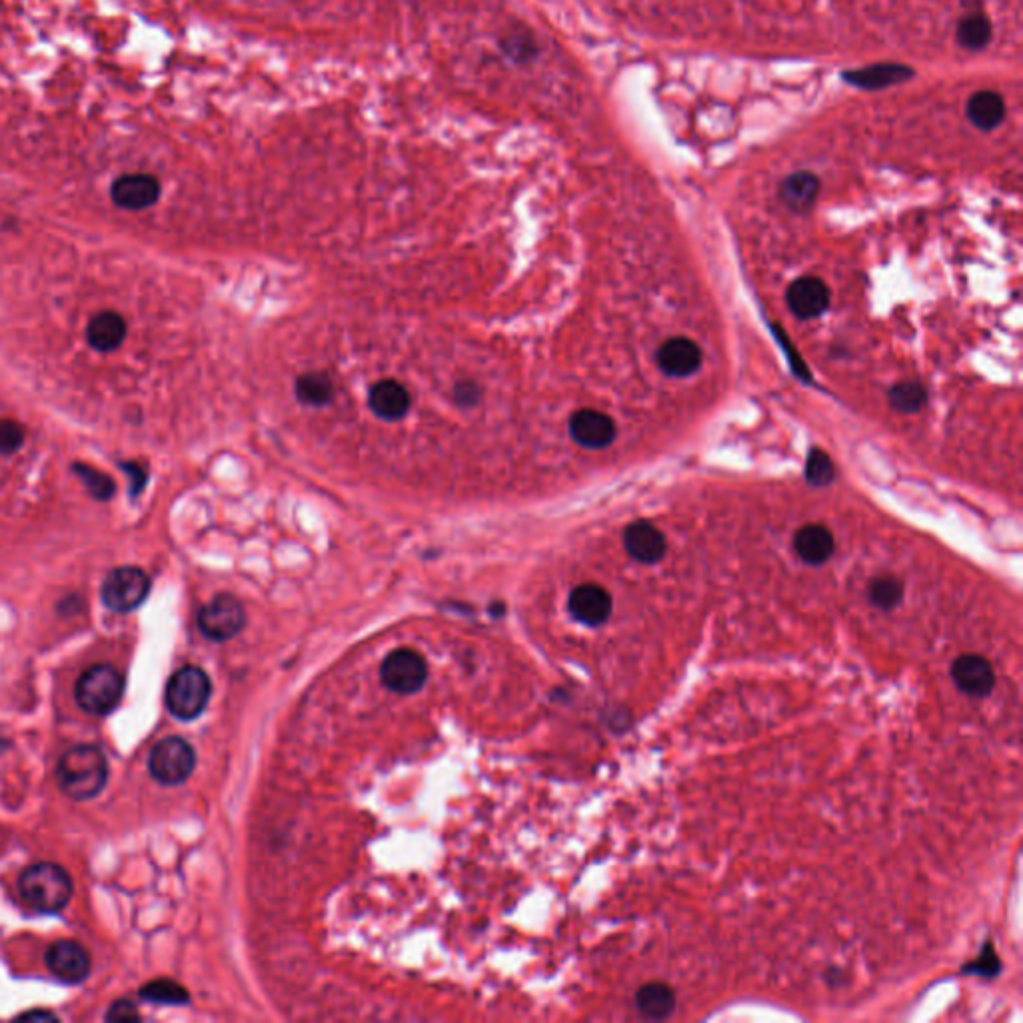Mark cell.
Returning <instances> with one entry per match:
<instances>
[{
	"instance_id": "6da1fadb",
	"label": "cell",
	"mask_w": 1023,
	"mask_h": 1023,
	"mask_svg": "<svg viewBox=\"0 0 1023 1023\" xmlns=\"http://www.w3.org/2000/svg\"><path fill=\"white\" fill-rule=\"evenodd\" d=\"M108 780V764L104 754L90 744L68 748L56 766V782L60 790L76 800L84 802L102 792Z\"/></svg>"
},
{
	"instance_id": "7a4b0ae2",
	"label": "cell",
	"mask_w": 1023,
	"mask_h": 1023,
	"mask_svg": "<svg viewBox=\"0 0 1023 1023\" xmlns=\"http://www.w3.org/2000/svg\"><path fill=\"white\" fill-rule=\"evenodd\" d=\"M18 892L32 910L54 914L68 906L72 898V880L64 868L40 862L28 866L20 874Z\"/></svg>"
},
{
	"instance_id": "3957f363",
	"label": "cell",
	"mask_w": 1023,
	"mask_h": 1023,
	"mask_svg": "<svg viewBox=\"0 0 1023 1023\" xmlns=\"http://www.w3.org/2000/svg\"><path fill=\"white\" fill-rule=\"evenodd\" d=\"M212 684L206 672L198 666H184L172 674L166 684V708L178 720L198 718L210 700Z\"/></svg>"
},
{
	"instance_id": "277c9868",
	"label": "cell",
	"mask_w": 1023,
	"mask_h": 1023,
	"mask_svg": "<svg viewBox=\"0 0 1023 1023\" xmlns=\"http://www.w3.org/2000/svg\"><path fill=\"white\" fill-rule=\"evenodd\" d=\"M124 694V676L110 664L90 666L76 682V702L92 716H104L116 708Z\"/></svg>"
},
{
	"instance_id": "5b68a950",
	"label": "cell",
	"mask_w": 1023,
	"mask_h": 1023,
	"mask_svg": "<svg viewBox=\"0 0 1023 1023\" xmlns=\"http://www.w3.org/2000/svg\"><path fill=\"white\" fill-rule=\"evenodd\" d=\"M196 766V754L192 746L178 738L160 740L148 758L150 776L164 786H178L190 778Z\"/></svg>"
},
{
	"instance_id": "8992f818",
	"label": "cell",
	"mask_w": 1023,
	"mask_h": 1023,
	"mask_svg": "<svg viewBox=\"0 0 1023 1023\" xmlns=\"http://www.w3.org/2000/svg\"><path fill=\"white\" fill-rule=\"evenodd\" d=\"M150 592V578L136 566H122L112 570L102 584V602L112 612L136 610Z\"/></svg>"
},
{
	"instance_id": "52a82bcc",
	"label": "cell",
	"mask_w": 1023,
	"mask_h": 1023,
	"mask_svg": "<svg viewBox=\"0 0 1023 1023\" xmlns=\"http://www.w3.org/2000/svg\"><path fill=\"white\" fill-rule=\"evenodd\" d=\"M244 624V608L230 594H218L198 612V628L212 642L232 640L242 632Z\"/></svg>"
},
{
	"instance_id": "ba28073f",
	"label": "cell",
	"mask_w": 1023,
	"mask_h": 1023,
	"mask_svg": "<svg viewBox=\"0 0 1023 1023\" xmlns=\"http://www.w3.org/2000/svg\"><path fill=\"white\" fill-rule=\"evenodd\" d=\"M380 678L388 690L408 696L422 690L428 678V668L418 652L400 648L386 656L380 666Z\"/></svg>"
},
{
	"instance_id": "9c48e42d",
	"label": "cell",
	"mask_w": 1023,
	"mask_h": 1023,
	"mask_svg": "<svg viewBox=\"0 0 1023 1023\" xmlns=\"http://www.w3.org/2000/svg\"><path fill=\"white\" fill-rule=\"evenodd\" d=\"M44 962L48 972L64 984H80L82 980H86L92 966L86 948L72 940L54 942L46 950Z\"/></svg>"
},
{
	"instance_id": "30bf717a",
	"label": "cell",
	"mask_w": 1023,
	"mask_h": 1023,
	"mask_svg": "<svg viewBox=\"0 0 1023 1023\" xmlns=\"http://www.w3.org/2000/svg\"><path fill=\"white\" fill-rule=\"evenodd\" d=\"M570 436L582 448L604 450L616 438V422L600 410L584 408L572 414Z\"/></svg>"
},
{
	"instance_id": "8fae6325",
	"label": "cell",
	"mask_w": 1023,
	"mask_h": 1023,
	"mask_svg": "<svg viewBox=\"0 0 1023 1023\" xmlns=\"http://www.w3.org/2000/svg\"><path fill=\"white\" fill-rule=\"evenodd\" d=\"M830 288L822 278L802 276L788 288L786 300L790 310L800 320H814L822 316L830 306Z\"/></svg>"
},
{
	"instance_id": "7c38bea8",
	"label": "cell",
	"mask_w": 1023,
	"mask_h": 1023,
	"mask_svg": "<svg viewBox=\"0 0 1023 1023\" xmlns=\"http://www.w3.org/2000/svg\"><path fill=\"white\" fill-rule=\"evenodd\" d=\"M954 684L972 698H986L996 686L992 664L980 654H964L952 666Z\"/></svg>"
},
{
	"instance_id": "4fadbf2b",
	"label": "cell",
	"mask_w": 1023,
	"mask_h": 1023,
	"mask_svg": "<svg viewBox=\"0 0 1023 1023\" xmlns=\"http://www.w3.org/2000/svg\"><path fill=\"white\" fill-rule=\"evenodd\" d=\"M570 614L584 626H600L612 616V596L598 584H580L568 598Z\"/></svg>"
},
{
	"instance_id": "5bb4252c",
	"label": "cell",
	"mask_w": 1023,
	"mask_h": 1023,
	"mask_svg": "<svg viewBox=\"0 0 1023 1023\" xmlns=\"http://www.w3.org/2000/svg\"><path fill=\"white\" fill-rule=\"evenodd\" d=\"M702 358H704L702 348L686 336L666 340L656 356L660 370L674 378H686L698 372L702 366Z\"/></svg>"
},
{
	"instance_id": "9a60e30c",
	"label": "cell",
	"mask_w": 1023,
	"mask_h": 1023,
	"mask_svg": "<svg viewBox=\"0 0 1023 1023\" xmlns=\"http://www.w3.org/2000/svg\"><path fill=\"white\" fill-rule=\"evenodd\" d=\"M110 196L120 208L144 210L156 204L160 196V184L150 174H124L114 180Z\"/></svg>"
},
{
	"instance_id": "2e32d148",
	"label": "cell",
	"mask_w": 1023,
	"mask_h": 1023,
	"mask_svg": "<svg viewBox=\"0 0 1023 1023\" xmlns=\"http://www.w3.org/2000/svg\"><path fill=\"white\" fill-rule=\"evenodd\" d=\"M624 548L640 564H658L666 556L668 542L654 524L638 520L624 530Z\"/></svg>"
},
{
	"instance_id": "e0dca14e",
	"label": "cell",
	"mask_w": 1023,
	"mask_h": 1023,
	"mask_svg": "<svg viewBox=\"0 0 1023 1023\" xmlns=\"http://www.w3.org/2000/svg\"><path fill=\"white\" fill-rule=\"evenodd\" d=\"M794 552L802 562L822 566L836 552L834 534L824 524H806L794 536Z\"/></svg>"
},
{
	"instance_id": "ac0fdd59",
	"label": "cell",
	"mask_w": 1023,
	"mask_h": 1023,
	"mask_svg": "<svg viewBox=\"0 0 1023 1023\" xmlns=\"http://www.w3.org/2000/svg\"><path fill=\"white\" fill-rule=\"evenodd\" d=\"M914 74H916V72H914V68H910V66H906V64L884 62V64L868 66V68L846 70V72H842V78H844L848 84L856 86V88H864V90H884V88H888V86L908 82Z\"/></svg>"
},
{
	"instance_id": "d6986e66",
	"label": "cell",
	"mask_w": 1023,
	"mask_h": 1023,
	"mask_svg": "<svg viewBox=\"0 0 1023 1023\" xmlns=\"http://www.w3.org/2000/svg\"><path fill=\"white\" fill-rule=\"evenodd\" d=\"M368 404L378 418L386 422H396L408 414L412 400L410 392L400 382L380 380L370 388Z\"/></svg>"
},
{
	"instance_id": "ffe728a7",
	"label": "cell",
	"mask_w": 1023,
	"mask_h": 1023,
	"mask_svg": "<svg viewBox=\"0 0 1023 1023\" xmlns=\"http://www.w3.org/2000/svg\"><path fill=\"white\" fill-rule=\"evenodd\" d=\"M820 178L810 170L792 172L786 176L780 184V200L792 210V212H810L820 196Z\"/></svg>"
},
{
	"instance_id": "44dd1931",
	"label": "cell",
	"mask_w": 1023,
	"mask_h": 1023,
	"mask_svg": "<svg viewBox=\"0 0 1023 1023\" xmlns=\"http://www.w3.org/2000/svg\"><path fill=\"white\" fill-rule=\"evenodd\" d=\"M966 112H968L970 122L976 128H980L984 132H990V130L998 128L1004 122V118H1006V102L994 90H980V92H976L968 100Z\"/></svg>"
},
{
	"instance_id": "7402d4cb",
	"label": "cell",
	"mask_w": 1023,
	"mask_h": 1023,
	"mask_svg": "<svg viewBox=\"0 0 1023 1023\" xmlns=\"http://www.w3.org/2000/svg\"><path fill=\"white\" fill-rule=\"evenodd\" d=\"M88 344L98 352L116 350L126 336V322L116 312H100L96 314L86 330Z\"/></svg>"
},
{
	"instance_id": "603a6c76",
	"label": "cell",
	"mask_w": 1023,
	"mask_h": 1023,
	"mask_svg": "<svg viewBox=\"0 0 1023 1023\" xmlns=\"http://www.w3.org/2000/svg\"><path fill=\"white\" fill-rule=\"evenodd\" d=\"M636 1008L648 1020H666L676 1008V994L662 982H650L638 990Z\"/></svg>"
},
{
	"instance_id": "cb8c5ba5",
	"label": "cell",
	"mask_w": 1023,
	"mask_h": 1023,
	"mask_svg": "<svg viewBox=\"0 0 1023 1023\" xmlns=\"http://www.w3.org/2000/svg\"><path fill=\"white\" fill-rule=\"evenodd\" d=\"M294 392H296V398L304 406L320 408L334 400L336 388H334L332 378L326 372H308L296 380Z\"/></svg>"
},
{
	"instance_id": "d4e9b609",
	"label": "cell",
	"mask_w": 1023,
	"mask_h": 1023,
	"mask_svg": "<svg viewBox=\"0 0 1023 1023\" xmlns=\"http://www.w3.org/2000/svg\"><path fill=\"white\" fill-rule=\"evenodd\" d=\"M992 40V24L984 14H968L958 24V42L968 50H982Z\"/></svg>"
},
{
	"instance_id": "484cf974",
	"label": "cell",
	"mask_w": 1023,
	"mask_h": 1023,
	"mask_svg": "<svg viewBox=\"0 0 1023 1023\" xmlns=\"http://www.w3.org/2000/svg\"><path fill=\"white\" fill-rule=\"evenodd\" d=\"M870 602L884 612H890L898 608L904 600V584L894 576H880L874 578L868 588Z\"/></svg>"
},
{
	"instance_id": "4316f807",
	"label": "cell",
	"mask_w": 1023,
	"mask_h": 1023,
	"mask_svg": "<svg viewBox=\"0 0 1023 1023\" xmlns=\"http://www.w3.org/2000/svg\"><path fill=\"white\" fill-rule=\"evenodd\" d=\"M140 998L150 1004H162V1006H182V1004L190 1002L188 992L172 980L148 982L146 986H142Z\"/></svg>"
},
{
	"instance_id": "83f0119b",
	"label": "cell",
	"mask_w": 1023,
	"mask_h": 1023,
	"mask_svg": "<svg viewBox=\"0 0 1023 1023\" xmlns=\"http://www.w3.org/2000/svg\"><path fill=\"white\" fill-rule=\"evenodd\" d=\"M890 404L894 410L902 414H918L926 402L928 394L926 388L918 382H900L890 390Z\"/></svg>"
},
{
	"instance_id": "f1b7e54d",
	"label": "cell",
	"mask_w": 1023,
	"mask_h": 1023,
	"mask_svg": "<svg viewBox=\"0 0 1023 1023\" xmlns=\"http://www.w3.org/2000/svg\"><path fill=\"white\" fill-rule=\"evenodd\" d=\"M74 470L96 500H108L114 494V482L104 472L88 468L84 464H76Z\"/></svg>"
},
{
	"instance_id": "f546056e",
	"label": "cell",
	"mask_w": 1023,
	"mask_h": 1023,
	"mask_svg": "<svg viewBox=\"0 0 1023 1023\" xmlns=\"http://www.w3.org/2000/svg\"><path fill=\"white\" fill-rule=\"evenodd\" d=\"M806 472H808V480L812 484L826 486L834 478V464H832V460L824 452L816 450V452H812V456L808 460V470Z\"/></svg>"
},
{
	"instance_id": "4dcf8cb0",
	"label": "cell",
	"mask_w": 1023,
	"mask_h": 1023,
	"mask_svg": "<svg viewBox=\"0 0 1023 1023\" xmlns=\"http://www.w3.org/2000/svg\"><path fill=\"white\" fill-rule=\"evenodd\" d=\"M24 442V430L18 422L0 420V454L16 452Z\"/></svg>"
},
{
	"instance_id": "1f68e13d",
	"label": "cell",
	"mask_w": 1023,
	"mask_h": 1023,
	"mask_svg": "<svg viewBox=\"0 0 1023 1023\" xmlns=\"http://www.w3.org/2000/svg\"><path fill=\"white\" fill-rule=\"evenodd\" d=\"M998 970H1000V962H998V958H996V954H994V948H992V946H988V948L984 950V954L980 956V960H976L972 966H968V968H966V972H970V974H980V976H986V978H994V976L998 974Z\"/></svg>"
},
{
	"instance_id": "d6a6232c",
	"label": "cell",
	"mask_w": 1023,
	"mask_h": 1023,
	"mask_svg": "<svg viewBox=\"0 0 1023 1023\" xmlns=\"http://www.w3.org/2000/svg\"><path fill=\"white\" fill-rule=\"evenodd\" d=\"M454 396H456V402H458L460 406H474V404L480 400L482 392H480V388H478L474 382L466 380V382L456 384V388H454Z\"/></svg>"
},
{
	"instance_id": "836d02e7",
	"label": "cell",
	"mask_w": 1023,
	"mask_h": 1023,
	"mask_svg": "<svg viewBox=\"0 0 1023 1023\" xmlns=\"http://www.w3.org/2000/svg\"><path fill=\"white\" fill-rule=\"evenodd\" d=\"M106 1020H112V1022H136V1020H140V1016H138V1012H136V1008L132 1004L120 1000V1002L110 1006V1010L106 1014Z\"/></svg>"
},
{
	"instance_id": "e575fe53",
	"label": "cell",
	"mask_w": 1023,
	"mask_h": 1023,
	"mask_svg": "<svg viewBox=\"0 0 1023 1023\" xmlns=\"http://www.w3.org/2000/svg\"><path fill=\"white\" fill-rule=\"evenodd\" d=\"M124 468H126V472L132 476V490H134V492H140V490L144 488V484H146V474H144L142 466H138V464H126Z\"/></svg>"
},
{
	"instance_id": "d590c367",
	"label": "cell",
	"mask_w": 1023,
	"mask_h": 1023,
	"mask_svg": "<svg viewBox=\"0 0 1023 1023\" xmlns=\"http://www.w3.org/2000/svg\"><path fill=\"white\" fill-rule=\"evenodd\" d=\"M20 1018L22 1020H40V1018L42 1020H54V1016L48 1014V1012H30V1014H22Z\"/></svg>"
}]
</instances>
